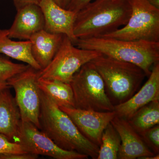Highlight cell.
<instances>
[{"label": "cell", "mask_w": 159, "mask_h": 159, "mask_svg": "<svg viewBox=\"0 0 159 159\" xmlns=\"http://www.w3.org/2000/svg\"><path fill=\"white\" fill-rule=\"evenodd\" d=\"M129 0H93L76 13L74 33L77 39L102 37L128 22Z\"/></svg>", "instance_id": "obj_1"}, {"label": "cell", "mask_w": 159, "mask_h": 159, "mask_svg": "<svg viewBox=\"0 0 159 159\" xmlns=\"http://www.w3.org/2000/svg\"><path fill=\"white\" fill-rule=\"evenodd\" d=\"M40 129L61 149L97 159L99 147L84 136L70 117L40 90Z\"/></svg>", "instance_id": "obj_2"}, {"label": "cell", "mask_w": 159, "mask_h": 159, "mask_svg": "<svg viewBox=\"0 0 159 159\" xmlns=\"http://www.w3.org/2000/svg\"><path fill=\"white\" fill-rule=\"evenodd\" d=\"M74 45L135 65L142 69L148 77L154 65L159 62V42L100 37L77 39Z\"/></svg>", "instance_id": "obj_3"}, {"label": "cell", "mask_w": 159, "mask_h": 159, "mask_svg": "<svg viewBox=\"0 0 159 159\" xmlns=\"http://www.w3.org/2000/svg\"><path fill=\"white\" fill-rule=\"evenodd\" d=\"M91 62L102 77L107 94L114 106L130 99L146 76L135 65L102 54Z\"/></svg>", "instance_id": "obj_4"}, {"label": "cell", "mask_w": 159, "mask_h": 159, "mask_svg": "<svg viewBox=\"0 0 159 159\" xmlns=\"http://www.w3.org/2000/svg\"><path fill=\"white\" fill-rule=\"evenodd\" d=\"M70 84L75 108L97 111H114L104 81L91 61L84 65L75 73Z\"/></svg>", "instance_id": "obj_5"}, {"label": "cell", "mask_w": 159, "mask_h": 159, "mask_svg": "<svg viewBox=\"0 0 159 159\" xmlns=\"http://www.w3.org/2000/svg\"><path fill=\"white\" fill-rule=\"evenodd\" d=\"M129 2L132 11L127 24L101 37L159 42V9L151 5L148 0Z\"/></svg>", "instance_id": "obj_6"}, {"label": "cell", "mask_w": 159, "mask_h": 159, "mask_svg": "<svg viewBox=\"0 0 159 159\" xmlns=\"http://www.w3.org/2000/svg\"><path fill=\"white\" fill-rule=\"evenodd\" d=\"M102 55L98 51L75 47L64 35L51 62L45 68L39 71V77L70 84L74 74L84 65Z\"/></svg>", "instance_id": "obj_7"}, {"label": "cell", "mask_w": 159, "mask_h": 159, "mask_svg": "<svg viewBox=\"0 0 159 159\" xmlns=\"http://www.w3.org/2000/svg\"><path fill=\"white\" fill-rule=\"evenodd\" d=\"M39 71L29 66L9 79L7 85L15 92V99L20 110L21 120L31 122L40 129V90L38 84Z\"/></svg>", "instance_id": "obj_8"}, {"label": "cell", "mask_w": 159, "mask_h": 159, "mask_svg": "<svg viewBox=\"0 0 159 159\" xmlns=\"http://www.w3.org/2000/svg\"><path fill=\"white\" fill-rule=\"evenodd\" d=\"M13 142L21 145L25 151L56 159H85L86 155L59 148L33 123L21 120Z\"/></svg>", "instance_id": "obj_9"}, {"label": "cell", "mask_w": 159, "mask_h": 159, "mask_svg": "<svg viewBox=\"0 0 159 159\" xmlns=\"http://www.w3.org/2000/svg\"><path fill=\"white\" fill-rule=\"evenodd\" d=\"M70 117L83 135L99 147L102 132L116 116L112 111H97L75 107H59Z\"/></svg>", "instance_id": "obj_10"}, {"label": "cell", "mask_w": 159, "mask_h": 159, "mask_svg": "<svg viewBox=\"0 0 159 159\" xmlns=\"http://www.w3.org/2000/svg\"><path fill=\"white\" fill-rule=\"evenodd\" d=\"M155 100H159V62L154 65L140 89L127 101L114 106V111L116 116L128 120L139 109Z\"/></svg>", "instance_id": "obj_11"}, {"label": "cell", "mask_w": 159, "mask_h": 159, "mask_svg": "<svg viewBox=\"0 0 159 159\" xmlns=\"http://www.w3.org/2000/svg\"><path fill=\"white\" fill-rule=\"evenodd\" d=\"M44 18V29L50 33L64 34L74 44L77 39L74 33L76 12L62 8L54 0H41L39 4Z\"/></svg>", "instance_id": "obj_12"}, {"label": "cell", "mask_w": 159, "mask_h": 159, "mask_svg": "<svg viewBox=\"0 0 159 159\" xmlns=\"http://www.w3.org/2000/svg\"><path fill=\"white\" fill-rule=\"evenodd\" d=\"M121 139L118 159H140L154 155L126 119L115 116L111 122Z\"/></svg>", "instance_id": "obj_13"}, {"label": "cell", "mask_w": 159, "mask_h": 159, "mask_svg": "<svg viewBox=\"0 0 159 159\" xmlns=\"http://www.w3.org/2000/svg\"><path fill=\"white\" fill-rule=\"evenodd\" d=\"M43 15L39 5L31 4L17 9L14 21L8 30L11 39L28 40L44 29Z\"/></svg>", "instance_id": "obj_14"}, {"label": "cell", "mask_w": 159, "mask_h": 159, "mask_svg": "<svg viewBox=\"0 0 159 159\" xmlns=\"http://www.w3.org/2000/svg\"><path fill=\"white\" fill-rule=\"evenodd\" d=\"M64 36L63 34L50 33L43 29L30 38L31 54L41 70L48 66L54 58Z\"/></svg>", "instance_id": "obj_15"}, {"label": "cell", "mask_w": 159, "mask_h": 159, "mask_svg": "<svg viewBox=\"0 0 159 159\" xmlns=\"http://www.w3.org/2000/svg\"><path fill=\"white\" fill-rule=\"evenodd\" d=\"M21 120L20 113L10 87L0 90V134L13 142Z\"/></svg>", "instance_id": "obj_16"}, {"label": "cell", "mask_w": 159, "mask_h": 159, "mask_svg": "<svg viewBox=\"0 0 159 159\" xmlns=\"http://www.w3.org/2000/svg\"><path fill=\"white\" fill-rule=\"evenodd\" d=\"M0 54L26 63L37 70H41L31 54V41L12 40L8 29H0Z\"/></svg>", "instance_id": "obj_17"}, {"label": "cell", "mask_w": 159, "mask_h": 159, "mask_svg": "<svg viewBox=\"0 0 159 159\" xmlns=\"http://www.w3.org/2000/svg\"><path fill=\"white\" fill-rule=\"evenodd\" d=\"M39 87L59 107H75L74 93L70 84L39 77Z\"/></svg>", "instance_id": "obj_18"}, {"label": "cell", "mask_w": 159, "mask_h": 159, "mask_svg": "<svg viewBox=\"0 0 159 159\" xmlns=\"http://www.w3.org/2000/svg\"><path fill=\"white\" fill-rule=\"evenodd\" d=\"M139 134L159 123V100L152 101L139 109L127 120Z\"/></svg>", "instance_id": "obj_19"}, {"label": "cell", "mask_w": 159, "mask_h": 159, "mask_svg": "<svg viewBox=\"0 0 159 159\" xmlns=\"http://www.w3.org/2000/svg\"><path fill=\"white\" fill-rule=\"evenodd\" d=\"M121 143L119 134L110 123L102 132L97 159H118Z\"/></svg>", "instance_id": "obj_20"}, {"label": "cell", "mask_w": 159, "mask_h": 159, "mask_svg": "<svg viewBox=\"0 0 159 159\" xmlns=\"http://www.w3.org/2000/svg\"><path fill=\"white\" fill-rule=\"evenodd\" d=\"M29 65L15 63L9 60L0 57V90L9 87L7 81L16 74L25 71Z\"/></svg>", "instance_id": "obj_21"}, {"label": "cell", "mask_w": 159, "mask_h": 159, "mask_svg": "<svg viewBox=\"0 0 159 159\" xmlns=\"http://www.w3.org/2000/svg\"><path fill=\"white\" fill-rule=\"evenodd\" d=\"M146 146L155 154L159 152V125H155L139 134Z\"/></svg>", "instance_id": "obj_22"}, {"label": "cell", "mask_w": 159, "mask_h": 159, "mask_svg": "<svg viewBox=\"0 0 159 159\" xmlns=\"http://www.w3.org/2000/svg\"><path fill=\"white\" fill-rule=\"evenodd\" d=\"M21 145L16 142H11L5 136L0 134V154L24 153Z\"/></svg>", "instance_id": "obj_23"}, {"label": "cell", "mask_w": 159, "mask_h": 159, "mask_svg": "<svg viewBox=\"0 0 159 159\" xmlns=\"http://www.w3.org/2000/svg\"><path fill=\"white\" fill-rule=\"evenodd\" d=\"M38 155L29 152L0 154V159H36Z\"/></svg>", "instance_id": "obj_24"}, {"label": "cell", "mask_w": 159, "mask_h": 159, "mask_svg": "<svg viewBox=\"0 0 159 159\" xmlns=\"http://www.w3.org/2000/svg\"><path fill=\"white\" fill-rule=\"evenodd\" d=\"M93 0H70L66 9L76 13Z\"/></svg>", "instance_id": "obj_25"}, {"label": "cell", "mask_w": 159, "mask_h": 159, "mask_svg": "<svg viewBox=\"0 0 159 159\" xmlns=\"http://www.w3.org/2000/svg\"><path fill=\"white\" fill-rule=\"evenodd\" d=\"M41 0H13L14 6L16 10L20 8L27 6V5L34 4L39 5Z\"/></svg>", "instance_id": "obj_26"}, {"label": "cell", "mask_w": 159, "mask_h": 159, "mask_svg": "<svg viewBox=\"0 0 159 159\" xmlns=\"http://www.w3.org/2000/svg\"><path fill=\"white\" fill-rule=\"evenodd\" d=\"M151 5L159 9V0H148Z\"/></svg>", "instance_id": "obj_27"}, {"label": "cell", "mask_w": 159, "mask_h": 159, "mask_svg": "<svg viewBox=\"0 0 159 159\" xmlns=\"http://www.w3.org/2000/svg\"><path fill=\"white\" fill-rule=\"evenodd\" d=\"M159 159V154H155L153 156H151L143 157L141 158L140 159Z\"/></svg>", "instance_id": "obj_28"}, {"label": "cell", "mask_w": 159, "mask_h": 159, "mask_svg": "<svg viewBox=\"0 0 159 159\" xmlns=\"http://www.w3.org/2000/svg\"><path fill=\"white\" fill-rule=\"evenodd\" d=\"M57 5L64 8V0H54Z\"/></svg>", "instance_id": "obj_29"}, {"label": "cell", "mask_w": 159, "mask_h": 159, "mask_svg": "<svg viewBox=\"0 0 159 159\" xmlns=\"http://www.w3.org/2000/svg\"><path fill=\"white\" fill-rule=\"evenodd\" d=\"M70 0H64V8L66 9L70 2Z\"/></svg>", "instance_id": "obj_30"}]
</instances>
